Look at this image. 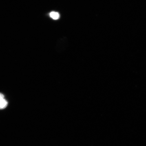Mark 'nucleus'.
I'll return each instance as SVG.
<instances>
[{
	"label": "nucleus",
	"mask_w": 146,
	"mask_h": 146,
	"mask_svg": "<svg viewBox=\"0 0 146 146\" xmlns=\"http://www.w3.org/2000/svg\"><path fill=\"white\" fill-rule=\"evenodd\" d=\"M8 104V102L5 99L4 96L3 94L0 93V109L5 108Z\"/></svg>",
	"instance_id": "obj_1"
},
{
	"label": "nucleus",
	"mask_w": 146,
	"mask_h": 146,
	"mask_svg": "<svg viewBox=\"0 0 146 146\" xmlns=\"http://www.w3.org/2000/svg\"><path fill=\"white\" fill-rule=\"evenodd\" d=\"M50 17L54 20H57L60 18V14L58 13L52 11L49 14Z\"/></svg>",
	"instance_id": "obj_2"
}]
</instances>
